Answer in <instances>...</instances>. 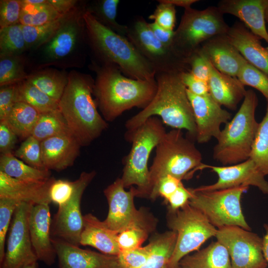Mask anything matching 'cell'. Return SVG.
<instances>
[{"instance_id":"1","label":"cell","mask_w":268,"mask_h":268,"mask_svg":"<svg viewBox=\"0 0 268 268\" xmlns=\"http://www.w3.org/2000/svg\"><path fill=\"white\" fill-rule=\"evenodd\" d=\"M96 72L93 95L97 108L107 122H112L134 107L145 108L157 91L155 81L135 79L122 73L111 64L93 62Z\"/></svg>"},{"instance_id":"2","label":"cell","mask_w":268,"mask_h":268,"mask_svg":"<svg viewBox=\"0 0 268 268\" xmlns=\"http://www.w3.org/2000/svg\"><path fill=\"white\" fill-rule=\"evenodd\" d=\"M183 72H156L157 91L149 104L126 122L125 134H129L153 116L175 129L186 130L196 139L197 129L187 89L181 79Z\"/></svg>"},{"instance_id":"3","label":"cell","mask_w":268,"mask_h":268,"mask_svg":"<svg viewBox=\"0 0 268 268\" xmlns=\"http://www.w3.org/2000/svg\"><path fill=\"white\" fill-rule=\"evenodd\" d=\"M94 80L88 74L71 71L58 102V109L81 146L90 145L108 128L93 98Z\"/></svg>"},{"instance_id":"4","label":"cell","mask_w":268,"mask_h":268,"mask_svg":"<svg viewBox=\"0 0 268 268\" xmlns=\"http://www.w3.org/2000/svg\"><path fill=\"white\" fill-rule=\"evenodd\" d=\"M83 18L87 41L100 64L115 65L130 78L155 80V69L127 37L101 24L86 9Z\"/></svg>"},{"instance_id":"5","label":"cell","mask_w":268,"mask_h":268,"mask_svg":"<svg viewBox=\"0 0 268 268\" xmlns=\"http://www.w3.org/2000/svg\"><path fill=\"white\" fill-rule=\"evenodd\" d=\"M202 155L189 138L184 136L181 130L167 132L155 148V155L149 169L148 198L154 200L159 181L170 175L179 180L189 178L199 170Z\"/></svg>"},{"instance_id":"6","label":"cell","mask_w":268,"mask_h":268,"mask_svg":"<svg viewBox=\"0 0 268 268\" xmlns=\"http://www.w3.org/2000/svg\"><path fill=\"white\" fill-rule=\"evenodd\" d=\"M258 98L251 89L247 90L238 112L216 139L213 157L224 165H234L250 158L259 123L255 118Z\"/></svg>"},{"instance_id":"7","label":"cell","mask_w":268,"mask_h":268,"mask_svg":"<svg viewBox=\"0 0 268 268\" xmlns=\"http://www.w3.org/2000/svg\"><path fill=\"white\" fill-rule=\"evenodd\" d=\"M163 124L160 118L153 116L133 132L125 134V137L132 143V147L125 157L121 178L125 188L136 186L134 187L135 197L148 198V161L152 150L167 133Z\"/></svg>"},{"instance_id":"8","label":"cell","mask_w":268,"mask_h":268,"mask_svg":"<svg viewBox=\"0 0 268 268\" xmlns=\"http://www.w3.org/2000/svg\"><path fill=\"white\" fill-rule=\"evenodd\" d=\"M229 28L217 6H208L203 10L185 9L178 27L174 31L172 48L188 63L203 43L214 37L227 34Z\"/></svg>"},{"instance_id":"9","label":"cell","mask_w":268,"mask_h":268,"mask_svg":"<svg viewBox=\"0 0 268 268\" xmlns=\"http://www.w3.org/2000/svg\"><path fill=\"white\" fill-rule=\"evenodd\" d=\"M249 187L240 186L212 191L189 188L192 197L189 203L199 210L218 229L237 226L250 231L241 205L242 196Z\"/></svg>"},{"instance_id":"10","label":"cell","mask_w":268,"mask_h":268,"mask_svg":"<svg viewBox=\"0 0 268 268\" xmlns=\"http://www.w3.org/2000/svg\"><path fill=\"white\" fill-rule=\"evenodd\" d=\"M167 220L169 228L177 234L168 268H178L182 258L198 250L207 240L215 237L217 231L199 210L189 203L176 211L169 210Z\"/></svg>"},{"instance_id":"11","label":"cell","mask_w":268,"mask_h":268,"mask_svg":"<svg viewBox=\"0 0 268 268\" xmlns=\"http://www.w3.org/2000/svg\"><path fill=\"white\" fill-rule=\"evenodd\" d=\"M127 26V39L156 72L190 71L187 62L178 56L172 48L160 42L153 34L149 23L142 16L134 18Z\"/></svg>"},{"instance_id":"12","label":"cell","mask_w":268,"mask_h":268,"mask_svg":"<svg viewBox=\"0 0 268 268\" xmlns=\"http://www.w3.org/2000/svg\"><path fill=\"white\" fill-rule=\"evenodd\" d=\"M125 189L121 178H119L104 190L109 209L104 222L118 234L132 227H140L151 232L155 226L153 218L144 210L135 208L134 187L129 191Z\"/></svg>"},{"instance_id":"13","label":"cell","mask_w":268,"mask_h":268,"mask_svg":"<svg viewBox=\"0 0 268 268\" xmlns=\"http://www.w3.org/2000/svg\"><path fill=\"white\" fill-rule=\"evenodd\" d=\"M217 241L227 249L232 268H266L263 238L237 226L217 229Z\"/></svg>"},{"instance_id":"14","label":"cell","mask_w":268,"mask_h":268,"mask_svg":"<svg viewBox=\"0 0 268 268\" xmlns=\"http://www.w3.org/2000/svg\"><path fill=\"white\" fill-rule=\"evenodd\" d=\"M96 172H82L75 181V188L70 200L58 206L51 226V236L79 246L83 227V215L80 208L83 192L95 177Z\"/></svg>"},{"instance_id":"15","label":"cell","mask_w":268,"mask_h":268,"mask_svg":"<svg viewBox=\"0 0 268 268\" xmlns=\"http://www.w3.org/2000/svg\"><path fill=\"white\" fill-rule=\"evenodd\" d=\"M32 205L21 202L17 205L8 232L4 257L0 268H23L38 261L32 247L28 227Z\"/></svg>"},{"instance_id":"16","label":"cell","mask_w":268,"mask_h":268,"mask_svg":"<svg viewBox=\"0 0 268 268\" xmlns=\"http://www.w3.org/2000/svg\"><path fill=\"white\" fill-rule=\"evenodd\" d=\"M206 168L214 172L218 176V180L213 184L195 188L196 190L212 191L252 186L258 188L263 194L268 195V182L250 158L244 162L230 166H214L203 163L199 170Z\"/></svg>"},{"instance_id":"17","label":"cell","mask_w":268,"mask_h":268,"mask_svg":"<svg viewBox=\"0 0 268 268\" xmlns=\"http://www.w3.org/2000/svg\"><path fill=\"white\" fill-rule=\"evenodd\" d=\"M86 9L76 7L55 34L46 43L44 55L50 63L65 60L73 54L86 36L83 14Z\"/></svg>"},{"instance_id":"18","label":"cell","mask_w":268,"mask_h":268,"mask_svg":"<svg viewBox=\"0 0 268 268\" xmlns=\"http://www.w3.org/2000/svg\"><path fill=\"white\" fill-rule=\"evenodd\" d=\"M187 93L194 113L197 142L203 143L212 137L217 139L221 131L220 126L231 120V113L223 109L209 94L197 96L188 90Z\"/></svg>"},{"instance_id":"19","label":"cell","mask_w":268,"mask_h":268,"mask_svg":"<svg viewBox=\"0 0 268 268\" xmlns=\"http://www.w3.org/2000/svg\"><path fill=\"white\" fill-rule=\"evenodd\" d=\"M50 203L32 204L29 217L28 227L34 253L38 261L51 266L57 258L52 242Z\"/></svg>"},{"instance_id":"20","label":"cell","mask_w":268,"mask_h":268,"mask_svg":"<svg viewBox=\"0 0 268 268\" xmlns=\"http://www.w3.org/2000/svg\"><path fill=\"white\" fill-rule=\"evenodd\" d=\"M59 268H121L117 256L83 249L52 238Z\"/></svg>"},{"instance_id":"21","label":"cell","mask_w":268,"mask_h":268,"mask_svg":"<svg viewBox=\"0 0 268 268\" xmlns=\"http://www.w3.org/2000/svg\"><path fill=\"white\" fill-rule=\"evenodd\" d=\"M220 72L237 77L247 62L230 42L227 34L214 37L203 43L197 51Z\"/></svg>"},{"instance_id":"22","label":"cell","mask_w":268,"mask_h":268,"mask_svg":"<svg viewBox=\"0 0 268 268\" xmlns=\"http://www.w3.org/2000/svg\"><path fill=\"white\" fill-rule=\"evenodd\" d=\"M80 147L71 133L41 141V158L45 168L60 171L72 165L79 153Z\"/></svg>"},{"instance_id":"23","label":"cell","mask_w":268,"mask_h":268,"mask_svg":"<svg viewBox=\"0 0 268 268\" xmlns=\"http://www.w3.org/2000/svg\"><path fill=\"white\" fill-rule=\"evenodd\" d=\"M268 0H222L217 7L222 13L233 15L240 19L254 34L268 44L265 10Z\"/></svg>"},{"instance_id":"24","label":"cell","mask_w":268,"mask_h":268,"mask_svg":"<svg viewBox=\"0 0 268 268\" xmlns=\"http://www.w3.org/2000/svg\"><path fill=\"white\" fill-rule=\"evenodd\" d=\"M55 178L41 181L17 180L0 171V199L5 198L32 204L50 203L49 189Z\"/></svg>"},{"instance_id":"25","label":"cell","mask_w":268,"mask_h":268,"mask_svg":"<svg viewBox=\"0 0 268 268\" xmlns=\"http://www.w3.org/2000/svg\"><path fill=\"white\" fill-rule=\"evenodd\" d=\"M227 36L249 63L268 75V48L262 45L259 37L239 22L230 27Z\"/></svg>"},{"instance_id":"26","label":"cell","mask_w":268,"mask_h":268,"mask_svg":"<svg viewBox=\"0 0 268 268\" xmlns=\"http://www.w3.org/2000/svg\"><path fill=\"white\" fill-rule=\"evenodd\" d=\"M118 235V233L108 228L104 221H100L92 214L83 215L80 245L90 246L103 254L117 256L120 252Z\"/></svg>"},{"instance_id":"27","label":"cell","mask_w":268,"mask_h":268,"mask_svg":"<svg viewBox=\"0 0 268 268\" xmlns=\"http://www.w3.org/2000/svg\"><path fill=\"white\" fill-rule=\"evenodd\" d=\"M209 66L210 74L208 81L209 94L221 106L235 110L245 96L247 90L245 86L237 77L220 72L210 63Z\"/></svg>"},{"instance_id":"28","label":"cell","mask_w":268,"mask_h":268,"mask_svg":"<svg viewBox=\"0 0 268 268\" xmlns=\"http://www.w3.org/2000/svg\"><path fill=\"white\" fill-rule=\"evenodd\" d=\"M178 268H232L226 248L218 241L192 255H188L179 263Z\"/></svg>"},{"instance_id":"29","label":"cell","mask_w":268,"mask_h":268,"mask_svg":"<svg viewBox=\"0 0 268 268\" xmlns=\"http://www.w3.org/2000/svg\"><path fill=\"white\" fill-rule=\"evenodd\" d=\"M177 237L173 230L156 234L151 237V252L147 261L138 268H168Z\"/></svg>"},{"instance_id":"30","label":"cell","mask_w":268,"mask_h":268,"mask_svg":"<svg viewBox=\"0 0 268 268\" xmlns=\"http://www.w3.org/2000/svg\"><path fill=\"white\" fill-rule=\"evenodd\" d=\"M40 114L30 105L17 102L5 119L2 122L5 123L17 137L25 139L31 135Z\"/></svg>"},{"instance_id":"31","label":"cell","mask_w":268,"mask_h":268,"mask_svg":"<svg viewBox=\"0 0 268 268\" xmlns=\"http://www.w3.org/2000/svg\"><path fill=\"white\" fill-rule=\"evenodd\" d=\"M0 171L19 180L41 181L51 178L50 170L32 167L18 159L12 152L1 153Z\"/></svg>"},{"instance_id":"32","label":"cell","mask_w":268,"mask_h":268,"mask_svg":"<svg viewBox=\"0 0 268 268\" xmlns=\"http://www.w3.org/2000/svg\"><path fill=\"white\" fill-rule=\"evenodd\" d=\"M59 102L68 82V74L55 69H46L28 74L25 79Z\"/></svg>"},{"instance_id":"33","label":"cell","mask_w":268,"mask_h":268,"mask_svg":"<svg viewBox=\"0 0 268 268\" xmlns=\"http://www.w3.org/2000/svg\"><path fill=\"white\" fill-rule=\"evenodd\" d=\"M15 101L27 103L40 113L59 109L58 102L26 80L15 84Z\"/></svg>"},{"instance_id":"34","label":"cell","mask_w":268,"mask_h":268,"mask_svg":"<svg viewBox=\"0 0 268 268\" xmlns=\"http://www.w3.org/2000/svg\"><path fill=\"white\" fill-rule=\"evenodd\" d=\"M119 0H98L86 6V10L101 24L127 37L128 28L116 21Z\"/></svg>"},{"instance_id":"35","label":"cell","mask_w":268,"mask_h":268,"mask_svg":"<svg viewBox=\"0 0 268 268\" xmlns=\"http://www.w3.org/2000/svg\"><path fill=\"white\" fill-rule=\"evenodd\" d=\"M71 133L58 110L41 113L32 130L31 135L40 141L49 137Z\"/></svg>"},{"instance_id":"36","label":"cell","mask_w":268,"mask_h":268,"mask_svg":"<svg viewBox=\"0 0 268 268\" xmlns=\"http://www.w3.org/2000/svg\"><path fill=\"white\" fill-rule=\"evenodd\" d=\"M74 9L41 25L32 26L21 24L28 49L38 48L46 43L58 31Z\"/></svg>"},{"instance_id":"37","label":"cell","mask_w":268,"mask_h":268,"mask_svg":"<svg viewBox=\"0 0 268 268\" xmlns=\"http://www.w3.org/2000/svg\"><path fill=\"white\" fill-rule=\"evenodd\" d=\"M23 5L20 17L22 25L36 26L52 21L62 15L48 2L32 4L22 0Z\"/></svg>"},{"instance_id":"38","label":"cell","mask_w":268,"mask_h":268,"mask_svg":"<svg viewBox=\"0 0 268 268\" xmlns=\"http://www.w3.org/2000/svg\"><path fill=\"white\" fill-rule=\"evenodd\" d=\"M250 158L265 176L268 175V104L265 115L259 123Z\"/></svg>"},{"instance_id":"39","label":"cell","mask_w":268,"mask_h":268,"mask_svg":"<svg viewBox=\"0 0 268 268\" xmlns=\"http://www.w3.org/2000/svg\"><path fill=\"white\" fill-rule=\"evenodd\" d=\"M24 62L20 55H0V86L16 84L25 80Z\"/></svg>"},{"instance_id":"40","label":"cell","mask_w":268,"mask_h":268,"mask_svg":"<svg viewBox=\"0 0 268 268\" xmlns=\"http://www.w3.org/2000/svg\"><path fill=\"white\" fill-rule=\"evenodd\" d=\"M27 49L20 24L0 28V55H20Z\"/></svg>"},{"instance_id":"41","label":"cell","mask_w":268,"mask_h":268,"mask_svg":"<svg viewBox=\"0 0 268 268\" xmlns=\"http://www.w3.org/2000/svg\"><path fill=\"white\" fill-rule=\"evenodd\" d=\"M237 77L244 86H249L259 91L268 104V75L247 61L241 68Z\"/></svg>"},{"instance_id":"42","label":"cell","mask_w":268,"mask_h":268,"mask_svg":"<svg viewBox=\"0 0 268 268\" xmlns=\"http://www.w3.org/2000/svg\"><path fill=\"white\" fill-rule=\"evenodd\" d=\"M14 155L32 167L46 169L42 161L41 141L31 135L24 139Z\"/></svg>"},{"instance_id":"43","label":"cell","mask_w":268,"mask_h":268,"mask_svg":"<svg viewBox=\"0 0 268 268\" xmlns=\"http://www.w3.org/2000/svg\"><path fill=\"white\" fill-rule=\"evenodd\" d=\"M20 202L11 199H0V264L4 257L6 236L12 217Z\"/></svg>"},{"instance_id":"44","label":"cell","mask_w":268,"mask_h":268,"mask_svg":"<svg viewBox=\"0 0 268 268\" xmlns=\"http://www.w3.org/2000/svg\"><path fill=\"white\" fill-rule=\"evenodd\" d=\"M151 252L150 243L144 247L120 251L117 256L121 268H138L148 260Z\"/></svg>"},{"instance_id":"45","label":"cell","mask_w":268,"mask_h":268,"mask_svg":"<svg viewBox=\"0 0 268 268\" xmlns=\"http://www.w3.org/2000/svg\"><path fill=\"white\" fill-rule=\"evenodd\" d=\"M149 231L140 227H132L124 230L118 235V244L120 251L130 250L141 247L148 237Z\"/></svg>"},{"instance_id":"46","label":"cell","mask_w":268,"mask_h":268,"mask_svg":"<svg viewBox=\"0 0 268 268\" xmlns=\"http://www.w3.org/2000/svg\"><path fill=\"white\" fill-rule=\"evenodd\" d=\"M22 5V1L20 0L0 1V28L20 24Z\"/></svg>"},{"instance_id":"47","label":"cell","mask_w":268,"mask_h":268,"mask_svg":"<svg viewBox=\"0 0 268 268\" xmlns=\"http://www.w3.org/2000/svg\"><path fill=\"white\" fill-rule=\"evenodd\" d=\"M75 188V181L58 179L53 181L49 189L51 202L58 206L67 202L71 198Z\"/></svg>"},{"instance_id":"48","label":"cell","mask_w":268,"mask_h":268,"mask_svg":"<svg viewBox=\"0 0 268 268\" xmlns=\"http://www.w3.org/2000/svg\"><path fill=\"white\" fill-rule=\"evenodd\" d=\"M153 13L148 17L160 27L174 31L176 23L175 6L171 4L159 2Z\"/></svg>"},{"instance_id":"49","label":"cell","mask_w":268,"mask_h":268,"mask_svg":"<svg viewBox=\"0 0 268 268\" xmlns=\"http://www.w3.org/2000/svg\"><path fill=\"white\" fill-rule=\"evenodd\" d=\"M190 72L196 78L208 82L210 74L209 63L197 51L188 59Z\"/></svg>"},{"instance_id":"50","label":"cell","mask_w":268,"mask_h":268,"mask_svg":"<svg viewBox=\"0 0 268 268\" xmlns=\"http://www.w3.org/2000/svg\"><path fill=\"white\" fill-rule=\"evenodd\" d=\"M15 84L3 85L0 88V122L3 121L14 106Z\"/></svg>"},{"instance_id":"51","label":"cell","mask_w":268,"mask_h":268,"mask_svg":"<svg viewBox=\"0 0 268 268\" xmlns=\"http://www.w3.org/2000/svg\"><path fill=\"white\" fill-rule=\"evenodd\" d=\"M181 79L187 90L193 94L202 96L209 94L208 82L196 78L190 71L182 72Z\"/></svg>"},{"instance_id":"52","label":"cell","mask_w":268,"mask_h":268,"mask_svg":"<svg viewBox=\"0 0 268 268\" xmlns=\"http://www.w3.org/2000/svg\"><path fill=\"white\" fill-rule=\"evenodd\" d=\"M182 183V181L170 175L162 178L157 185L154 200L161 196L167 201Z\"/></svg>"},{"instance_id":"53","label":"cell","mask_w":268,"mask_h":268,"mask_svg":"<svg viewBox=\"0 0 268 268\" xmlns=\"http://www.w3.org/2000/svg\"><path fill=\"white\" fill-rule=\"evenodd\" d=\"M192 197V193L189 188H186L182 183L176 191L167 200L170 211H176L189 203Z\"/></svg>"},{"instance_id":"54","label":"cell","mask_w":268,"mask_h":268,"mask_svg":"<svg viewBox=\"0 0 268 268\" xmlns=\"http://www.w3.org/2000/svg\"><path fill=\"white\" fill-rule=\"evenodd\" d=\"M17 136L7 124L0 122V151L1 153L12 152L17 142Z\"/></svg>"},{"instance_id":"55","label":"cell","mask_w":268,"mask_h":268,"mask_svg":"<svg viewBox=\"0 0 268 268\" xmlns=\"http://www.w3.org/2000/svg\"><path fill=\"white\" fill-rule=\"evenodd\" d=\"M149 26L155 37L165 46L172 48L174 30L165 29L156 23H149Z\"/></svg>"},{"instance_id":"56","label":"cell","mask_w":268,"mask_h":268,"mask_svg":"<svg viewBox=\"0 0 268 268\" xmlns=\"http://www.w3.org/2000/svg\"><path fill=\"white\" fill-rule=\"evenodd\" d=\"M49 3L60 14L68 13L76 8L75 0H48Z\"/></svg>"},{"instance_id":"57","label":"cell","mask_w":268,"mask_h":268,"mask_svg":"<svg viewBox=\"0 0 268 268\" xmlns=\"http://www.w3.org/2000/svg\"><path fill=\"white\" fill-rule=\"evenodd\" d=\"M198 0H158V2L171 4L175 6H180L187 9L191 7V5L199 1Z\"/></svg>"},{"instance_id":"58","label":"cell","mask_w":268,"mask_h":268,"mask_svg":"<svg viewBox=\"0 0 268 268\" xmlns=\"http://www.w3.org/2000/svg\"><path fill=\"white\" fill-rule=\"evenodd\" d=\"M264 227L265 229V234L263 238V251L268 265V225L266 224Z\"/></svg>"},{"instance_id":"59","label":"cell","mask_w":268,"mask_h":268,"mask_svg":"<svg viewBox=\"0 0 268 268\" xmlns=\"http://www.w3.org/2000/svg\"><path fill=\"white\" fill-rule=\"evenodd\" d=\"M24 2L32 4H40L43 2H45L46 0H23Z\"/></svg>"},{"instance_id":"60","label":"cell","mask_w":268,"mask_h":268,"mask_svg":"<svg viewBox=\"0 0 268 268\" xmlns=\"http://www.w3.org/2000/svg\"><path fill=\"white\" fill-rule=\"evenodd\" d=\"M23 268H39L38 261L33 262L26 266Z\"/></svg>"},{"instance_id":"61","label":"cell","mask_w":268,"mask_h":268,"mask_svg":"<svg viewBox=\"0 0 268 268\" xmlns=\"http://www.w3.org/2000/svg\"><path fill=\"white\" fill-rule=\"evenodd\" d=\"M265 19L266 22L268 23V4L267 5L265 10Z\"/></svg>"},{"instance_id":"62","label":"cell","mask_w":268,"mask_h":268,"mask_svg":"<svg viewBox=\"0 0 268 268\" xmlns=\"http://www.w3.org/2000/svg\"><path fill=\"white\" fill-rule=\"evenodd\" d=\"M267 30H268V27Z\"/></svg>"}]
</instances>
